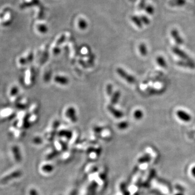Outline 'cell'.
Segmentation results:
<instances>
[{"label": "cell", "mask_w": 195, "mask_h": 195, "mask_svg": "<svg viewBox=\"0 0 195 195\" xmlns=\"http://www.w3.org/2000/svg\"><path fill=\"white\" fill-rule=\"evenodd\" d=\"M117 72L118 74L123 79L126 81L128 83L133 84L135 83L136 80L132 76L128 74L125 70H124L122 68H118L117 69Z\"/></svg>", "instance_id": "1"}, {"label": "cell", "mask_w": 195, "mask_h": 195, "mask_svg": "<svg viewBox=\"0 0 195 195\" xmlns=\"http://www.w3.org/2000/svg\"><path fill=\"white\" fill-rule=\"evenodd\" d=\"M172 50L174 54L177 55L178 57H180L182 59L185 60V61H193V60L186 53H185L183 50H180L179 48H178L177 47H172Z\"/></svg>", "instance_id": "2"}, {"label": "cell", "mask_w": 195, "mask_h": 195, "mask_svg": "<svg viewBox=\"0 0 195 195\" xmlns=\"http://www.w3.org/2000/svg\"><path fill=\"white\" fill-rule=\"evenodd\" d=\"M66 116L73 122H76L78 118L76 115V111L73 107H70L66 110Z\"/></svg>", "instance_id": "3"}, {"label": "cell", "mask_w": 195, "mask_h": 195, "mask_svg": "<svg viewBox=\"0 0 195 195\" xmlns=\"http://www.w3.org/2000/svg\"><path fill=\"white\" fill-rule=\"evenodd\" d=\"M107 109L115 118H117V119H120L124 115L122 112L120 111L118 109H116L113 106V105H109L107 106Z\"/></svg>", "instance_id": "4"}, {"label": "cell", "mask_w": 195, "mask_h": 195, "mask_svg": "<svg viewBox=\"0 0 195 195\" xmlns=\"http://www.w3.org/2000/svg\"><path fill=\"white\" fill-rule=\"evenodd\" d=\"M21 174H22L21 171H16L11 173V174L8 175L6 177H4L1 180V183L2 184H5L7 182H8L9 180H13L14 178H18V177H20Z\"/></svg>", "instance_id": "5"}, {"label": "cell", "mask_w": 195, "mask_h": 195, "mask_svg": "<svg viewBox=\"0 0 195 195\" xmlns=\"http://www.w3.org/2000/svg\"><path fill=\"white\" fill-rule=\"evenodd\" d=\"M176 115L180 119L182 120L185 122H189L191 119V117L190 115L182 110H178L177 111Z\"/></svg>", "instance_id": "6"}, {"label": "cell", "mask_w": 195, "mask_h": 195, "mask_svg": "<svg viewBox=\"0 0 195 195\" xmlns=\"http://www.w3.org/2000/svg\"><path fill=\"white\" fill-rule=\"evenodd\" d=\"M171 34L173 39H174L175 42L177 43V44L180 45L183 44V39L181 38V37H180V34L178 31L176 29H172L171 32Z\"/></svg>", "instance_id": "7"}, {"label": "cell", "mask_w": 195, "mask_h": 195, "mask_svg": "<svg viewBox=\"0 0 195 195\" xmlns=\"http://www.w3.org/2000/svg\"><path fill=\"white\" fill-rule=\"evenodd\" d=\"M177 65L183 67L189 68L193 69L195 68V63L194 61H179L177 62Z\"/></svg>", "instance_id": "8"}, {"label": "cell", "mask_w": 195, "mask_h": 195, "mask_svg": "<svg viewBox=\"0 0 195 195\" xmlns=\"http://www.w3.org/2000/svg\"><path fill=\"white\" fill-rule=\"evenodd\" d=\"M12 152L14 154V158L15 159L16 161L17 162H20L22 159L21 152L20 151V149L18 148V146H14L12 148Z\"/></svg>", "instance_id": "9"}, {"label": "cell", "mask_w": 195, "mask_h": 195, "mask_svg": "<svg viewBox=\"0 0 195 195\" xmlns=\"http://www.w3.org/2000/svg\"><path fill=\"white\" fill-rule=\"evenodd\" d=\"M54 81L57 83L62 85H66L69 83V80L67 78L63 76H56L54 78Z\"/></svg>", "instance_id": "10"}, {"label": "cell", "mask_w": 195, "mask_h": 195, "mask_svg": "<svg viewBox=\"0 0 195 195\" xmlns=\"http://www.w3.org/2000/svg\"><path fill=\"white\" fill-rule=\"evenodd\" d=\"M120 92L119 91H117L115 92V93H113L112 95V97H111V105H115L117 104V102L119 101V100L120 97Z\"/></svg>", "instance_id": "11"}, {"label": "cell", "mask_w": 195, "mask_h": 195, "mask_svg": "<svg viewBox=\"0 0 195 195\" xmlns=\"http://www.w3.org/2000/svg\"><path fill=\"white\" fill-rule=\"evenodd\" d=\"M186 3L185 0H171L170 1V5L172 6H182Z\"/></svg>", "instance_id": "12"}, {"label": "cell", "mask_w": 195, "mask_h": 195, "mask_svg": "<svg viewBox=\"0 0 195 195\" xmlns=\"http://www.w3.org/2000/svg\"><path fill=\"white\" fill-rule=\"evenodd\" d=\"M157 62L161 67L163 68H166L167 67V63L163 57L159 56L157 57Z\"/></svg>", "instance_id": "13"}, {"label": "cell", "mask_w": 195, "mask_h": 195, "mask_svg": "<svg viewBox=\"0 0 195 195\" xmlns=\"http://www.w3.org/2000/svg\"><path fill=\"white\" fill-rule=\"evenodd\" d=\"M139 51H140L141 54L143 56L146 55L148 52H147V48L146 47L145 44H141L139 45Z\"/></svg>", "instance_id": "14"}, {"label": "cell", "mask_w": 195, "mask_h": 195, "mask_svg": "<svg viewBox=\"0 0 195 195\" xmlns=\"http://www.w3.org/2000/svg\"><path fill=\"white\" fill-rule=\"evenodd\" d=\"M132 20L133 21V22L138 26L139 28H142V21L141 20V19L138 18L137 16H132Z\"/></svg>", "instance_id": "15"}, {"label": "cell", "mask_w": 195, "mask_h": 195, "mask_svg": "<svg viewBox=\"0 0 195 195\" xmlns=\"http://www.w3.org/2000/svg\"><path fill=\"white\" fill-rule=\"evenodd\" d=\"M134 118L137 120H140L143 118V113L140 109L136 110L135 112L133 113Z\"/></svg>", "instance_id": "16"}, {"label": "cell", "mask_w": 195, "mask_h": 195, "mask_svg": "<svg viewBox=\"0 0 195 195\" xmlns=\"http://www.w3.org/2000/svg\"><path fill=\"white\" fill-rule=\"evenodd\" d=\"M128 126H129V124L128 122L123 121V122H119L118 124V128L120 130H125L128 127Z\"/></svg>", "instance_id": "17"}, {"label": "cell", "mask_w": 195, "mask_h": 195, "mask_svg": "<svg viewBox=\"0 0 195 195\" xmlns=\"http://www.w3.org/2000/svg\"><path fill=\"white\" fill-rule=\"evenodd\" d=\"M106 93L109 96H112L113 94V86L112 84L109 83L107 85Z\"/></svg>", "instance_id": "18"}, {"label": "cell", "mask_w": 195, "mask_h": 195, "mask_svg": "<svg viewBox=\"0 0 195 195\" xmlns=\"http://www.w3.org/2000/svg\"><path fill=\"white\" fill-rule=\"evenodd\" d=\"M60 135L61 136H65L67 138H70L72 136V133L68 131H62L59 133Z\"/></svg>", "instance_id": "19"}, {"label": "cell", "mask_w": 195, "mask_h": 195, "mask_svg": "<svg viewBox=\"0 0 195 195\" xmlns=\"http://www.w3.org/2000/svg\"><path fill=\"white\" fill-rule=\"evenodd\" d=\"M42 170L44 171L45 172H50L52 171L53 170V167L50 165H44V167H42Z\"/></svg>", "instance_id": "20"}, {"label": "cell", "mask_w": 195, "mask_h": 195, "mask_svg": "<svg viewBox=\"0 0 195 195\" xmlns=\"http://www.w3.org/2000/svg\"><path fill=\"white\" fill-rule=\"evenodd\" d=\"M18 93V88L16 86H14L11 89V96H15Z\"/></svg>", "instance_id": "21"}, {"label": "cell", "mask_w": 195, "mask_h": 195, "mask_svg": "<svg viewBox=\"0 0 195 195\" xmlns=\"http://www.w3.org/2000/svg\"><path fill=\"white\" fill-rule=\"evenodd\" d=\"M79 26L81 29H84L86 28L87 27V24L85 21H84L83 20H80L79 22Z\"/></svg>", "instance_id": "22"}, {"label": "cell", "mask_w": 195, "mask_h": 195, "mask_svg": "<svg viewBox=\"0 0 195 195\" xmlns=\"http://www.w3.org/2000/svg\"><path fill=\"white\" fill-rule=\"evenodd\" d=\"M38 29H39V31L42 33H45L47 31V27L44 25H40L38 27Z\"/></svg>", "instance_id": "23"}, {"label": "cell", "mask_w": 195, "mask_h": 195, "mask_svg": "<svg viewBox=\"0 0 195 195\" xmlns=\"http://www.w3.org/2000/svg\"><path fill=\"white\" fill-rule=\"evenodd\" d=\"M141 20L143 23L145 24H150V20L148 18H146L145 16H141Z\"/></svg>", "instance_id": "24"}, {"label": "cell", "mask_w": 195, "mask_h": 195, "mask_svg": "<svg viewBox=\"0 0 195 195\" xmlns=\"http://www.w3.org/2000/svg\"><path fill=\"white\" fill-rule=\"evenodd\" d=\"M146 11L148 12V13L149 14H153V13L154 12V8L152 7H151L150 5L149 6H148L146 8Z\"/></svg>", "instance_id": "25"}, {"label": "cell", "mask_w": 195, "mask_h": 195, "mask_svg": "<svg viewBox=\"0 0 195 195\" xmlns=\"http://www.w3.org/2000/svg\"><path fill=\"white\" fill-rule=\"evenodd\" d=\"M19 63H20V64L21 65H25L26 63H28L27 60V59L26 58H24V57H21L19 60Z\"/></svg>", "instance_id": "26"}, {"label": "cell", "mask_w": 195, "mask_h": 195, "mask_svg": "<svg viewBox=\"0 0 195 195\" xmlns=\"http://www.w3.org/2000/svg\"><path fill=\"white\" fill-rule=\"evenodd\" d=\"M26 59H27V60L28 62H31L32 60H33V55L32 53H30L28 56V57H27Z\"/></svg>", "instance_id": "27"}, {"label": "cell", "mask_w": 195, "mask_h": 195, "mask_svg": "<svg viewBox=\"0 0 195 195\" xmlns=\"http://www.w3.org/2000/svg\"><path fill=\"white\" fill-rule=\"evenodd\" d=\"M29 195H38V193L37 192V190L32 189L29 191Z\"/></svg>", "instance_id": "28"}, {"label": "cell", "mask_w": 195, "mask_h": 195, "mask_svg": "<svg viewBox=\"0 0 195 195\" xmlns=\"http://www.w3.org/2000/svg\"><path fill=\"white\" fill-rule=\"evenodd\" d=\"M34 142L36 144H40L41 142V139L40 138H35L34 139Z\"/></svg>", "instance_id": "29"}, {"label": "cell", "mask_w": 195, "mask_h": 195, "mask_svg": "<svg viewBox=\"0 0 195 195\" xmlns=\"http://www.w3.org/2000/svg\"><path fill=\"white\" fill-rule=\"evenodd\" d=\"M65 37L64 35H63V37H61V38H60V40L57 41V44L59 45V44H61L62 42H63V41H64V40H65Z\"/></svg>", "instance_id": "30"}, {"label": "cell", "mask_w": 195, "mask_h": 195, "mask_svg": "<svg viewBox=\"0 0 195 195\" xmlns=\"http://www.w3.org/2000/svg\"><path fill=\"white\" fill-rule=\"evenodd\" d=\"M102 130V128L101 127H96V128H94V131L95 132H99Z\"/></svg>", "instance_id": "31"}, {"label": "cell", "mask_w": 195, "mask_h": 195, "mask_svg": "<svg viewBox=\"0 0 195 195\" xmlns=\"http://www.w3.org/2000/svg\"><path fill=\"white\" fill-rule=\"evenodd\" d=\"M59 52H60V50H58V48H56V50H54V52L55 54H58L59 53Z\"/></svg>", "instance_id": "32"}]
</instances>
